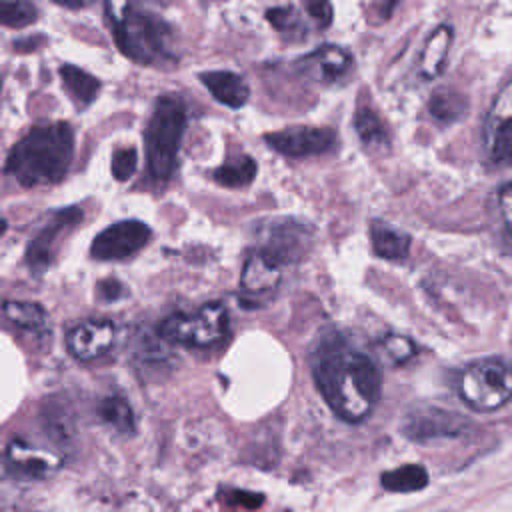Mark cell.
Wrapping results in <instances>:
<instances>
[{
    "instance_id": "8",
    "label": "cell",
    "mask_w": 512,
    "mask_h": 512,
    "mask_svg": "<svg viewBox=\"0 0 512 512\" xmlns=\"http://www.w3.org/2000/svg\"><path fill=\"white\" fill-rule=\"evenodd\" d=\"M82 220L78 206H66L48 216V220L38 228L26 248V264L34 274H42L52 264L66 234Z\"/></svg>"
},
{
    "instance_id": "9",
    "label": "cell",
    "mask_w": 512,
    "mask_h": 512,
    "mask_svg": "<svg viewBox=\"0 0 512 512\" xmlns=\"http://www.w3.org/2000/svg\"><path fill=\"white\" fill-rule=\"evenodd\" d=\"M484 152L492 164L512 162V80L494 98L484 122Z\"/></svg>"
},
{
    "instance_id": "38",
    "label": "cell",
    "mask_w": 512,
    "mask_h": 512,
    "mask_svg": "<svg viewBox=\"0 0 512 512\" xmlns=\"http://www.w3.org/2000/svg\"><path fill=\"white\" fill-rule=\"evenodd\" d=\"M6 230V220L4 218H0V234Z\"/></svg>"
},
{
    "instance_id": "29",
    "label": "cell",
    "mask_w": 512,
    "mask_h": 512,
    "mask_svg": "<svg viewBox=\"0 0 512 512\" xmlns=\"http://www.w3.org/2000/svg\"><path fill=\"white\" fill-rule=\"evenodd\" d=\"M380 348H382L384 358L390 364H394V366L406 364L416 354L414 342L408 336H402V334H388V336H384L380 340Z\"/></svg>"
},
{
    "instance_id": "30",
    "label": "cell",
    "mask_w": 512,
    "mask_h": 512,
    "mask_svg": "<svg viewBox=\"0 0 512 512\" xmlns=\"http://www.w3.org/2000/svg\"><path fill=\"white\" fill-rule=\"evenodd\" d=\"M136 164H138L136 148H118L112 154V176L118 182H126L134 174Z\"/></svg>"
},
{
    "instance_id": "32",
    "label": "cell",
    "mask_w": 512,
    "mask_h": 512,
    "mask_svg": "<svg viewBox=\"0 0 512 512\" xmlns=\"http://www.w3.org/2000/svg\"><path fill=\"white\" fill-rule=\"evenodd\" d=\"M126 296V286L114 278L98 282V298L104 302H116Z\"/></svg>"
},
{
    "instance_id": "36",
    "label": "cell",
    "mask_w": 512,
    "mask_h": 512,
    "mask_svg": "<svg viewBox=\"0 0 512 512\" xmlns=\"http://www.w3.org/2000/svg\"><path fill=\"white\" fill-rule=\"evenodd\" d=\"M398 2H400V0H380V2H378L380 16H382V18H390V14L394 12V8H396Z\"/></svg>"
},
{
    "instance_id": "20",
    "label": "cell",
    "mask_w": 512,
    "mask_h": 512,
    "mask_svg": "<svg viewBox=\"0 0 512 512\" xmlns=\"http://www.w3.org/2000/svg\"><path fill=\"white\" fill-rule=\"evenodd\" d=\"M2 314L6 320L22 332L40 334L46 328V310L38 302H22V300H6L2 304Z\"/></svg>"
},
{
    "instance_id": "26",
    "label": "cell",
    "mask_w": 512,
    "mask_h": 512,
    "mask_svg": "<svg viewBox=\"0 0 512 512\" xmlns=\"http://www.w3.org/2000/svg\"><path fill=\"white\" fill-rule=\"evenodd\" d=\"M430 114L440 122H456L466 114V98L452 90H440L436 92L428 102Z\"/></svg>"
},
{
    "instance_id": "14",
    "label": "cell",
    "mask_w": 512,
    "mask_h": 512,
    "mask_svg": "<svg viewBox=\"0 0 512 512\" xmlns=\"http://www.w3.org/2000/svg\"><path fill=\"white\" fill-rule=\"evenodd\" d=\"M280 278H282V266L272 258H268L266 254H262L260 250H256L246 258L242 266L240 292L248 298L262 300L278 288Z\"/></svg>"
},
{
    "instance_id": "25",
    "label": "cell",
    "mask_w": 512,
    "mask_h": 512,
    "mask_svg": "<svg viewBox=\"0 0 512 512\" xmlns=\"http://www.w3.org/2000/svg\"><path fill=\"white\" fill-rule=\"evenodd\" d=\"M256 170H258V166L252 156H240V158H234V160L222 164L220 168H216L214 180L224 188H244V186L252 184Z\"/></svg>"
},
{
    "instance_id": "15",
    "label": "cell",
    "mask_w": 512,
    "mask_h": 512,
    "mask_svg": "<svg viewBox=\"0 0 512 512\" xmlns=\"http://www.w3.org/2000/svg\"><path fill=\"white\" fill-rule=\"evenodd\" d=\"M300 72H304L308 78L322 82V84H332L342 80L348 70L352 68V56L340 48V46H320L318 50L306 54L298 62Z\"/></svg>"
},
{
    "instance_id": "18",
    "label": "cell",
    "mask_w": 512,
    "mask_h": 512,
    "mask_svg": "<svg viewBox=\"0 0 512 512\" xmlns=\"http://www.w3.org/2000/svg\"><path fill=\"white\" fill-rule=\"evenodd\" d=\"M452 44V28L448 24H440L426 40L420 60H418V70L424 78L432 80L442 74L448 58V50Z\"/></svg>"
},
{
    "instance_id": "5",
    "label": "cell",
    "mask_w": 512,
    "mask_h": 512,
    "mask_svg": "<svg viewBox=\"0 0 512 512\" xmlns=\"http://www.w3.org/2000/svg\"><path fill=\"white\" fill-rule=\"evenodd\" d=\"M114 38L124 56L140 64H152L158 58H168V24L150 12L128 10L120 20L112 22Z\"/></svg>"
},
{
    "instance_id": "21",
    "label": "cell",
    "mask_w": 512,
    "mask_h": 512,
    "mask_svg": "<svg viewBox=\"0 0 512 512\" xmlns=\"http://www.w3.org/2000/svg\"><path fill=\"white\" fill-rule=\"evenodd\" d=\"M60 78L66 92L70 94V98L78 108H86L88 104H92L100 92V80L78 66L64 64L60 68Z\"/></svg>"
},
{
    "instance_id": "7",
    "label": "cell",
    "mask_w": 512,
    "mask_h": 512,
    "mask_svg": "<svg viewBox=\"0 0 512 512\" xmlns=\"http://www.w3.org/2000/svg\"><path fill=\"white\" fill-rule=\"evenodd\" d=\"M312 238L314 230L306 222L294 218H280L262 226L256 250L272 258L280 266H286L306 256L312 246Z\"/></svg>"
},
{
    "instance_id": "37",
    "label": "cell",
    "mask_w": 512,
    "mask_h": 512,
    "mask_svg": "<svg viewBox=\"0 0 512 512\" xmlns=\"http://www.w3.org/2000/svg\"><path fill=\"white\" fill-rule=\"evenodd\" d=\"M58 4H64L68 8H80L84 4V0H56Z\"/></svg>"
},
{
    "instance_id": "33",
    "label": "cell",
    "mask_w": 512,
    "mask_h": 512,
    "mask_svg": "<svg viewBox=\"0 0 512 512\" xmlns=\"http://www.w3.org/2000/svg\"><path fill=\"white\" fill-rule=\"evenodd\" d=\"M308 12H310V16H312L322 28L330 26V22H332V6H330L328 0H310Z\"/></svg>"
},
{
    "instance_id": "31",
    "label": "cell",
    "mask_w": 512,
    "mask_h": 512,
    "mask_svg": "<svg viewBox=\"0 0 512 512\" xmlns=\"http://www.w3.org/2000/svg\"><path fill=\"white\" fill-rule=\"evenodd\" d=\"M266 18L272 22V26L280 32L292 30L294 26H298V16L292 10V6H282V8H272L266 12Z\"/></svg>"
},
{
    "instance_id": "19",
    "label": "cell",
    "mask_w": 512,
    "mask_h": 512,
    "mask_svg": "<svg viewBox=\"0 0 512 512\" xmlns=\"http://www.w3.org/2000/svg\"><path fill=\"white\" fill-rule=\"evenodd\" d=\"M370 240L374 254L390 262H400L410 252V236L386 222H374L370 226Z\"/></svg>"
},
{
    "instance_id": "35",
    "label": "cell",
    "mask_w": 512,
    "mask_h": 512,
    "mask_svg": "<svg viewBox=\"0 0 512 512\" xmlns=\"http://www.w3.org/2000/svg\"><path fill=\"white\" fill-rule=\"evenodd\" d=\"M252 494H246V492H232V502H242L244 506H248V508H256V506H260L262 504V496L260 498H250Z\"/></svg>"
},
{
    "instance_id": "1",
    "label": "cell",
    "mask_w": 512,
    "mask_h": 512,
    "mask_svg": "<svg viewBox=\"0 0 512 512\" xmlns=\"http://www.w3.org/2000/svg\"><path fill=\"white\" fill-rule=\"evenodd\" d=\"M312 376L326 404L346 422H362L380 400L378 366L338 336L326 338L314 352Z\"/></svg>"
},
{
    "instance_id": "3",
    "label": "cell",
    "mask_w": 512,
    "mask_h": 512,
    "mask_svg": "<svg viewBox=\"0 0 512 512\" xmlns=\"http://www.w3.org/2000/svg\"><path fill=\"white\" fill-rule=\"evenodd\" d=\"M184 128H186L184 104L174 96H160L154 104V112L150 116V122L144 134L148 174L156 182L170 180L176 168Z\"/></svg>"
},
{
    "instance_id": "6",
    "label": "cell",
    "mask_w": 512,
    "mask_h": 512,
    "mask_svg": "<svg viewBox=\"0 0 512 512\" xmlns=\"http://www.w3.org/2000/svg\"><path fill=\"white\" fill-rule=\"evenodd\" d=\"M228 332V310L222 302H208L196 312H178L168 316L158 336L168 344L206 348L220 342Z\"/></svg>"
},
{
    "instance_id": "17",
    "label": "cell",
    "mask_w": 512,
    "mask_h": 512,
    "mask_svg": "<svg viewBox=\"0 0 512 512\" xmlns=\"http://www.w3.org/2000/svg\"><path fill=\"white\" fill-rule=\"evenodd\" d=\"M200 82L220 104L228 108H242L250 98V88L244 82V78L230 70L202 72Z\"/></svg>"
},
{
    "instance_id": "16",
    "label": "cell",
    "mask_w": 512,
    "mask_h": 512,
    "mask_svg": "<svg viewBox=\"0 0 512 512\" xmlns=\"http://www.w3.org/2000/svg\"><path fill=\"white\" fill-rule=\"evenodd\" d=\"M6 466L20 478H44L54 472L58 460L52 454L36 450L22 440H12L6 448Z\"/></svg>"
},
{
    "instance_id": "13",
    "label": "cell",
    "mask_w": 512,
    "mask_h": 512,
    "mask_svg": "<svg viewBox=\"0 0 512 512\" xmlns=\"http://www.w3.org/2000/svg\"><path fill=\"white\" fill-rule=\"evenodd\" d=\"M112 344H114V326L110 320L80 322L66 336L68 352L82 362L100 358L110 350Z\"/></svg>"
},
{
    "instance_id": "27",
    "label": "cell",
    "mask_w": 512,
    "mask_h": 512,
    "mask_svg": "<svg viewBox=\"0 0 512 512\" xmlns=\"http://www.w3.org/2000/svg\"><path fill=\"white\" fill-rule=\"evenodd\" d=\"M68 416H70L68 410L60 402H48L42 408V422H44L46 434L54 442H64V440L70 438L74 426H72V420Z\"/></svg>"
},
{
    "instance_id": "28",
    "label": "cell",
    "mask_w": 512,
    "mask_h": 512,
    "mask_svg": "<svg viewBox=\"0 0 512 512\" xmlns=\"http://www.w3.org/2000/svg\"><path fill=\"white\" fill-rule=\"evenodd\" d=\"M38 10L30 0H0V24L8 28H24L36 22Z\"/></svg>"
},
{
    "instance_id": "12",
    "label": "cell",
    "mask_w": 512,
    "mask_h": 512,
    "mask_svg": "<svg viewBox=\"0 0 512 512\" xmlns=\"http://www.w3.org/2000/svg\"><path fill=\"white\" fill-rule=\"evenodd\" d=\"M150 236L152 232L144 222L122 220L108 226L94 238L90 254L96 260H124L140 252L148 244Z\"/></svg>"
},
{
    "instance_id": "22",
    "label": "cell",
    "mask_w": 512,
    "mask_h": 512,
    "mask_svg": "<svg viewBox=\"0 0 512 512\" xmlns=\"http://www.w3.org/2000/svg\"><path fill=\"white\" fill-rule=\"evenodd\" d=\"M380 484L388 492H418L428 486V472L420 464H404L394 470H388L380 476Z\"/></svg>"
},
{
    "instance_id": "10",
    "label": "cell",
    "mask_w": 512,
    "mask_h": 512,
    "mask_svg": "<svg viewBox=\"0 0 512 512\" xmlns=\"http://www.w3.org/2000/svg\"><path fill=\"white\" fill-rule=\"evenodd\" d=\"M468 420L438 406H418L410 410L402 424V434L414 442L456 438L466 432Z\"/></svg>"
},
{
    "instance_id": "23",
    "label": "cell",
    "mask_w": 512,
    "mask_h": 512,
    "mask_svg": "<svg viewBox=\"0 0 512 512\" xmlns=\"http://www.w3.org/2000/svg\"><path fill=\"white\" fill-rule=\"evenodd\" d=\"M98 416L104 424L114 428L122 436H132L136 430V418L130 404L122 396H106L98 404Z\"/></svg>"
},
{
    "instance_id": "34",
    "label": "cell",
    "mask_w": 512,
    "mask_h": 512,
    "mask_svg": "<svg viewBox=\"0 0 512 512\" xmlns=\"http://www.w3.org/2000/svg\"><path fill=\"white\" fill-rule=\"evenodd\" d=\"M498 208L508 232H512V184H506L498 192Z\"/></svg>"
},
{
    "instance_id": "24",
    "label": "cell",
    "mask_w": 512,
    "mask_h": 512,
    "mask_svg": "<svg viewBox=\"0 0 512 512\" xmlns=\"http://www.w3.org/2000/svg\"><path fill=\"white\" fill-rule=\"evenodd\" d=\"M354 126H356V132H358L360 140L368 148H376V150L388 148V144H390L388 130H386L382 118L374 110L360 108L354 116Z\"/></svg>"
},
{
    "instance_id": "11",
    "label": "cell",
    "mask_w": 512,
    "mask_h": 512,
    "mask_svg": "<svg viewBox=\"0 0 512 512\" xmlns=\"http://www.w3.org/2000/svg\"><path fill=\"white\" fill-rule=\"evenodd\" d=\"M266 144L282 156L306 158L330 152L336 146V132L322 126H292L264 136Z\"/></svg>"
},
{
    "instance_id": "2",
    "label": "cell",
    "mask_w": 512,
    "mask_h": 512,
    "mask_svg": "<svg viewBox=\"0 0 512 512\" xmlns=\"http://www.w3.org/2000/svg\"><path fill=\"white\" fill-rule=\"evenodd\" d=\"M74 156V130L68 122L34 126L6 158V174L26 188L50 186L64 178Z\"/></svg>"
},
{
    "instance_id": "4",
    "label": "cell",
    "mask_w": 512,
    "mask_h": 512,
    "mask_svg": "<svg viewBox=\"0 0 512 512\" xmlns=\"http://www.w3.org/2000/svg\"><path fill=\"white\" fill-rule=\"evenodd\" d=\"M462 402L474 412H494L512 400V364L486 358L464 366L456 378Z\"/></svg>"
}]
</instances>
